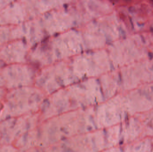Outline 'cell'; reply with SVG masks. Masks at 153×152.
<instances>
[{"label": "cell", "mask_w": 153, "mask_h": 152, "mask_svg": "<svg viewBox=\"0 0 153 152\" xmlns=\"http://www.w3.org/2000/svg\"><path fill=\"white\" fill-rule=\"evenodd\" d=\"M148 55H149V58L151 59H152L153 58V54L152 52H149V54H148Z\"/></svg>", "instance_id": "6da1fadb"}, {"label": "cell", "mask_w": 153, "mask_h": 152, "mask_svg": "<svg viewBox=\"0 0 153 152\" xmlns=\"http://www.w3.org/2000/svg\"><path fill=\"white\" fill-rule=\"evenodd\" d=\"M125 1L127 2H129L131 1V0H124Z\"/></svg>", "instance_id": "7a4b0ae2"}, {"label": "cell", "mask_w": 153, "mask_h": 152, "mask_svg": "<svg viewBox=\"0 0 153 152\" xmlns=\"http://www.w3.org/2000/svg\"><path fill=\"white\" fill-rule=\"evenodd\" d=\"M151 1L152 2V4H153V0H151Z\"/></svg>", "instance_id": "3957f363"}]
</instances>
